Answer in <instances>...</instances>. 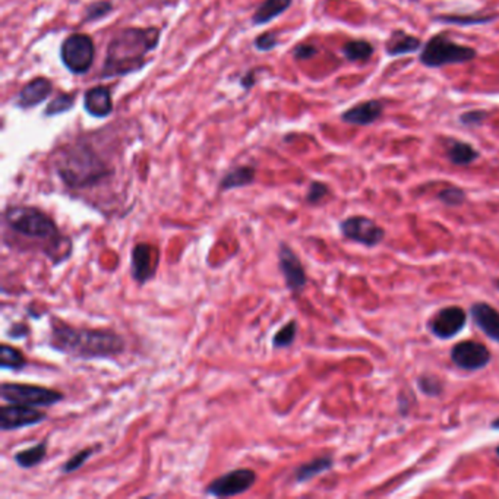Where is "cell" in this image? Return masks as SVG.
<instances>
[{"label":"cell","instance_id":"obj_10","mask_svg":"<svg viewBox=\"0 0 499 499\" xmlns=\"http://www.w3.org/2000/svg\"><path fill=\"white\" fill-rule=\"evenodd\" d=\"M277 259H278V268L283 274L286 287L293 293V295H299L302 293L308 284V276L302 266V261L296 255L286 242L278 243L277 251Z\"/></svg>","mask_w":499,"mask_h":499},{"label":"cell","instance_id":"obj_7","mask_svg":"<svg viewBox=\"0 0 499 499\" xmlns=\"http://www.w3.org/2000/svg\"><path fill=\"white\" fill-rule=\"evenodd\" d=\"M96 46L88 34L74 33L61 46V61L72 75H85L94 65Z\"/></svg>","mask_w":499,"mask_h":499},{"label":"cell","instance_id":"obj_15","mask_svg":"<svg viewBox=\"0 0 499 499\" xmlns=\"http://www.w3.org/2000/svg\"><path fill=\"white\" fill-rule=\"evenodd\" d=\"M51 94H53V81L44 76H37L29 82H26L21 88L19 93L14 99L12 104L14 107L21 110H29L44 103Z\"/></svg>","mask_w":499,"mask_h":499},{"label":"cell","instance_id":"obj_5","mask_svg":"<svg viewBox=\"0 0 499 499\" xmlns=\"http://www.w3.org/2000/svg\"><path fill=\"white\" fill-rule=\"evenodd\" d=\"M478 56L473 47L458 44L445 34L433 36L422 49L419 61L428 68H441L445 65L470 62Z\"/></svg>","mask_w":499,"mask_h":499},{"label":"cell","instance_id":"obj_26","mask_svg":"<svg viewBox=\"0 0 499 499\" xmlns=\"http://www.w3.org/2000/svg\"><path fill=\"white\" fill-rule=\"evenodd\" d=\"M343 54L350 62H365L372 57L373 46L365 40H353L344 44Z\"/></svg>","mask_w":499,"mask_h":499},{"label":"cell","instance_id":"obj_29","mask_svg":"<svg viewBox=\"0 0 499 499\" xmlns=\"http://www.w3.org/2000/svg\"><path fill=\"white\" fill-rule=\"evenodd\" d=\"M113 9H114V6L110 0H94V2H91L85 8L82 22L88 24V22L100 21L104 16H107L109 14H111Z\"/></svg>","mask_w":499,"mask_h":499},{"label":"cell","instance_id":"obj_27","mask_svg":"<svg viewBox=\"0 0 499 499\" xmlns=\"http://www.w3.org/2000/svg\"><path fill=\"white\" fill-rule=\"evenodd\" d=\"M76 93H61L59 96H56L44 109L43 116L44 117H54L59 114H64L69 110L74 109L75 103H76Z\"/></svg>","mask_w":499,"mask_h":499},{"label":"cell","instance_id":"obj_11","mask_svg":"<svg viewBox=\"0 0 499 499\" xmlns=\"http://www.w3.org/2000/svg\"><path fill=\"white\" fill-rule=\"evenodd\" d=\"M158 263L160 252L157 246L146 242H139L131 252V277L139 286H143L156 277Z\"/></svg>","mask_w":499,"mask_h":499},{"label":"cell","instance_id":"obj_25","mask_svg":"<svg viewBox=\"0 0 499 499\" xmlns=\"http://www.w3.org/2000/svg\"><path fill=\"white\" fill-rule=\"evenodd\" d=\"M28 365L26 358L21 350L11 347L8 344L2 346V355H0V369L19 372Z\"/></svg>","mask_w":499,"mask_h":499},{"label":"cell","instance_id":"obj_31","mask_svg":"<svg viewBox=\"0 0 499 499\" xmlns=\"http://www.w3.org/2000/svg\"><path fill=\"white\" fill-rule=\"evenodd\" d=\"M418 385L423 394L430 395V397L441 395L444 391L443 380L433 375H422L418 379Z\"/></svg>","mask_w":499,"mask_h":499},{"label":"cell","instance_id":"obj_12","mask_svg":"<svg viewBox=\"0 0 499 499\" xmlns=\"http://www.w3.org/2000/svg\"><path fill=\"white\" fill-rule=\"evenodd\" d=\"M47 420V415L37 407L8 404L0 408V429L4 432L36 426Z\"/></svg>","mask_w":499,"mask_h":499},{"label":"cell","instance_id":"obj_41","mask_svg":"<svg viewBox=\"0 0 499 499\" xmlns=\"http://www.w3.org/2000/svg\"><path fill=\"white\" fill-rule=\"evenodd\" d=\"M493 284H495V287H496V290H498V291H499V278H498V280H496V281H495V283H493Z\"/></svg>","mask_w":499,"mask_h":499},{"label":"cell","instance_id":"obj_24","mask_svg":"<svg viewBox=\"0 0 499 499\" xmlns=\"http://www.w3.org/2000/svg\"><path fill=\"white\" fill-rule=\"evenodd\" d=\"M47 441H41L33 447L21 450L14 455V461L18 464V467L28 470V468H33L44 461V458L47 457Z\"/></svg>","mask_w":499,"mask_h":499},{"label":"cell","instance_id":"obj_21","mask_svg":"<svg viewBox=\"0 0 499 499\" xmlns=\"http://www.w3.org/2000/svg\"><path fill=\"white\" fill-rule=\"evenodd\" d=\"M422 47V43L418 37L407 34L403 29L393 31L390 39L385 43V51L388 56H403L408 53H415Z\"/></svg>","mask_w":499,"mask_h":499},{"label":"cell","instance_id":"obj_6","mask_svg":"<svg viewBox=\"0 0 499 499\" xmlns=\"http://www.w3.org/2000/svg\"><path fill=\"white\" fill-rule=\"evenodd\" d=\"M0 397L8 404L29 405L37 408L51 407L64 401L65 398L61 391L19 383H2V385H0Z\"/></svg>","mask_w":499,"mask_h":499},{"label":"cell","instance_id":"obj_38","mask_svg":"<svg viewBox=\"0 0 499 499\" xmlns=\"http://www.w3.org/2000/svg\"><path fill=\"white\" fill-rule=\"evenodd\" d=\"M239 84L243 88V90L249 91L251 88H253L256 85V72L255 71H248L241 79H239Z\"/></svg>","mask_w":499,"mask_h":499},{"label":"cell","instance_id":"obj_22","mask_svg":"<svg viewBox=\"0 0 499 499\" xmlns=\"http://www.w3.org/2000/svg\"><path fill=\"white\" fill-rule=\"evenodd\" d=\"M291 4L293 0H263L255 9L251 22L253 25H266L281 16L287 9H290Z\"/></svg>","mask_w":499,"mask_h":499},{"label":"cell","instance_id":"obj_39","mask_svg":"<svg viewBox=\"0 0 499 499\" xmlns=\"http://www.w3.org/2000/svg\"><path fill=\"white\" fill-rule=\"evenodd\" d=\"M29 334V328L25 326V324H14L11 327V330L8 331V336L11 338H22V337H26Z\"/></svg>","mask_w":499,"mask_h":499},{"label":"cell","instance_id":"obj_14","mask_svg":"<svg viewBox=\"0 0 499 499\" xmlns=\"http://www.w3.org/2000/svg\"><path fill=\"white\" fill-rule=\"evenodd\" d=\"M467 322L465 311L460 306H448L438 311L429 322V330L433 336L441 340H450L455 337Z\"/></svg>","mask_w":499,"mask_h":499},{"label":"cell","instance_id":"obj_9","mask_svg":"<svg viewBox=\"0 0 499 499\" xmlns=\"http://www.w3.org/2000/svg\"><path fill=\"white\" fill-rule=\"evenodd\" d=\"M340 230L346 239L368 248L378 246L385 238V230L363 216H353L343 220L340 223Z\"/></svg>","mask_w":499,"mask_h":499},{"label":"cell","instance_id":"obj_33","mask_svg":"<svg viewBox=\"0 0 499 499\" xmlns=\"http://www.w3.org/2000/svg\"><path fill=\"white\" fill-rule=\"evenodd\" d=\"M438 198H439V201L448 205V207H458V205H461L465 201V192L460 188L451 186V188H445L444 191L439 192Z\"/></svg>","mask_w":499,"mask_h":499},{"label":"cell","instance_id":"obj_3","mask_svg":"<svg viewBox=\"0 0 499 499\" xmlns=\"http://www.w3.org/2000/svg\"><path fill=\"white\" fill-rule=\"evenodd\" d=\"M54 168L61 181L71 189L93 188L113 174V168L85 141L61 146L54 156Z\"/></svg>","mask_w":499,"mask_h":499},{"label":"cell","instance_id":"obj_13","mask_svg":"<svg viewBox=\"0 0 499 499\" xmlns=\"http://www.w3.org/2000/svg\"><path fill=\"white\" fill-rule=\"evenodd\" d=\"M489 348L479 341H461L451 350L453 363L463 371H480L490 362Z\"/></svg>","mask_w":499,"mask_h":499},{"label":"cell","instance_id":"obj_1","mask_svg":"<svg viewBox=\"0 0 499 499\" xmlns=\"http://www.w3.org/2000/svg\"><path fill=\"white\" fill-rule=\"evenodd\" d=\"M161 39L158 26H126L117 31L107 44L106 59L100 71L101 79L136 74L148 64V56Z\"/></svg>","mask_w":499,"mask_h":499},{"label":"cell","instance_id":"obj_19","mask_svg":"<svg viewBox=\"0 0 499 499\" xmlns=\"http://www.w3.org/2000/svg\"><path fill=\"white\" fill-rule=\"evenodd\" d=\"M256 181V168L253 166H238L228 170L220 181L223 192L251 186Z\"/></svg>","mask_w":499,"mask_h":499},{"label":"cell","instance_id":"obj_23","mask_svg":"<svg viewBox=\"0 0 499 499\" xmlns=\"http://www.w3.org/2000/svg\"><path fill=\"white\" fill-rule=\"evenodd\" d=\"M447 157L455 166H468L479 158V153L470 143L457 139H450L445 143Z\"/></svg>","mask_w":499,"mask_h":499},{"label":"cell","instance_id":"obj_40","mask_svg":"<svg viewBox=\"0 0 499 499\" xmlns=\"http://www.w3.org/2000/svg\"><path fill=\"white\" fill-rule=\"evenodd\" d=\"M490 428L495 429V430H499V418L495 419V420L490 423Z\"/></svg>","mask_w":499,"mask_h":499},{"label":"cell","instance_id":"obj_16","mask_svg":"<svg viewBox=\"0 0 499 499\" xmlns=\"http://www.w3.org/2000/svg\"><path fill=\"white\" fill-rule=\"evenodd\" d=\"M84 109L85 111L96 117V119H106L113 113V99L109 86L99 85L86 90L84 94Z\"/></svg>","mask_w":499,"mask_h":499},{"label":"cell","instance_id":"obj_4","mask_svg":"<svg viewBox=\"0 0 499 499\" xmlns=\"http://www.w3.org/2000/svg\"><path fill=\"white\" fill-rule=\"evenodd\" d=\"M6 226L28 239L57 242L62 239L54 220L43 210L31 205H12L4 213Z\"/></svg>","mask_w":499,"mask_h":499},{"label":"cell","instance_id":"obj_42","mask_svg":"<svg viewBox=\"0 0 499 499\" xmlns=\"http://www.w3.org/2000/svg\"><path fill=\"white\" fill-rule=\"evenodd\" d=\"M495 453H496V455L499 457V447H496V450H495Z\"/></svg>","mask_w":499,"mask_h":499},{"label":"cell","instance_id":"obj_35","mask_svg":"<svg viewBox=\"0 0 499 499\" xmlns=\"http://www.w3.org/2000/svg\"><path fill=\"white\" fill-rule=\"evenodd\" d=\"M278 44H280V41H278V39H277V34L273 33V31H271V33H270V31L262 33V34H259V36L253 40V47H255L258 51H263V53L274 50Z\"/></svg>","mask_w":499,"mask_h":499},{"label":"cell","instance_id":"obj_28","mask_svg":"<svg viewBox=\"0 0 499 499\" xmlns=\"http://www.w3.org/2000/svg\"><path fill=\"white\" fill-rule=\"evenodd\" d=\"M298 336V322L296 319H290L284 327H281L273 337L274 348H287L296 341Z\"/></svg>","mask_w":499,"mask_h":499},{"label":"cell","instance_id":"obj_18","mask_svg":"<svg viewBox=\"0 0 499 499\" xmlns=\"http://www.w3.org/2000/svg\"><path fill=\"white\" fill-rule=\"evenodd\" d=\"M475 324L493 341L499 343V311L488 303H475L470 308Z\"/></svg>","mask_w":499,"mask_h":499},{"label":"cell","instance_id":"obj_30","mask_svg":"<svg viewBox=\"0 0 499 499\" xmlns=\"http://www.w3.org/2000/svg\"><path fill=\"white\" fill-rule=\"evenodd\" d=\"M94 453H96L94 447H88V448H84V450L75 453L69 460H66L64 463L61 472L64 475H71V473L79 470V468L94 455Z\"/></svg>","mask_w":499,"mask_h":499},{"label":"cell","instance_id":"obj_36","mask_svg":"<svg viewBox=\"0 0 499 499\" xmlns=\"http://www.w3.org/2000/svg\"><path fill=\"white\" fill-rule=\"evenodd\" d=\"M486 117L488 113L485 110H470L460 116V122L467 126H479L486 121Z\"/></svg>","mask_w":499,"mask_h":499},{"label":"cell","instance_id":"obj_8","mask_svg":"<svg viewBox=\"0 0 499 499\" xmlns=\"http://www.w3.org/2000/svg\"><path fill=\"white\" fill-rule=\"evenodd\" d=\"M258 475L252 468H236L227 472L208 483L205 493L214 498H231L242 495L253 488Z\"/></svg>","mask_w":499,"mask_h":499},{"label":"cell","instance_id":"obj_20","mask_svg":"<svg viewBox=\"0 0 499 499\" xmlns=\"http://www.w3.org/2000/svg\"><path fill=\"white\" fill-rule=\"evenodd\" d=\"M333 467H334V460L331 455L316 457L311 461L301 464L295 470V473H293V478H295L296 483H306L315 479L316 476L331 470Z\"/></svg>","mask_w":499,"mask_h":499},{"label":"cell","instance_id":"obj_32","mask_svg":"<svg viewBox=\"0 0 499 499\" xmlns=\"http://www.w3.org/2000/svg\"><path fill=\"white\" fill-rule=\"evenodd\" d=\"M496 16L492 15V16H486V15H480V16H475V15H470V16H461V15H445V16H439L438 19L439 21H443V22H450V24H457V25H478V24H486V22H490L493 21Z\"/></svg>","mask_w":499,"mask_h":499},{"label":"cell","instance_id":"obj_2","mask_svg":"<svg viewBox=\"0 0 499 499\" xmlns=\"http://www.w3.org/2000/svg\"><path fill=\"white\" fill-rule=\"evenodd\" d=\"M49 346L59 353L74 359H109L122 355L126 350L125 338L111 330L78 328L61 319H53Z\"/></svg>","mask_w":499,"mask_h":499},{"label":"cell","instance_id":"obj_37","mask_svg":"<svg viewBox=\"0 0 499 499\" xmlns=\"http://www.w3.org/2000/svg\"><path fill=\"white\" fill-rule=\"evenodd\" d=\"M318 54V49L312 44H298L293 49V57L296 61H309V59L315 57Z\"/></svg>","mask_w":499,"mask_h":499},{"label":"cell","instance_id":"obj_17","mask_svg":"<svg viewBox=\"0 0 499 499\" xmlns=\"http://www.w3.org/2000/svg\"><path fill=\"white\" fill-rule=\"evenodd\" d=\"M383 111H384L383 103L378 100H368L346 110L341 114V121L350 125L368 126L375 124L379 117L383 116Z\"/></svg>","mask_w":499,"mask_h":499},{"label":"cell","instance_id":"obj_34","mask_svg":"<svg viewBox=\"0 0 499 499\" xmlns=\"http://www.w3.org/2000/svg\"><path fill=\"white\" fill-rule=\"evenodd\" d=\"M330 193V188L324 183V182H312L309 189H308V193H306V202L311 203V205H316L319 203L322 199L327 198Z\"/></svg>","mask_w":499,"mask_h":499}]
</instances>
